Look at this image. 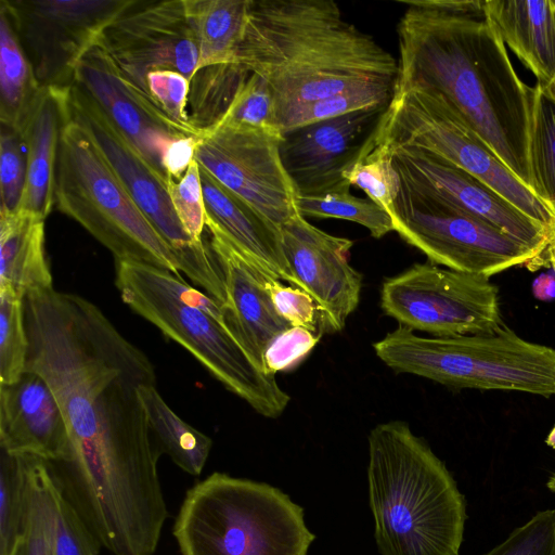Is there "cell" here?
<instances>
[{"label":"cell","mask_w":555,"mask_h":555,"mask_svg":"<svg viewBox=\"0 0 555 555\" xmlns=\"http://www.w3.org/2000/svg\"><path fill=\"white\" fill-rule=\"evenodd\" d=\"M395 89L441 93L530 190L534 88L517 75L506 46L483 16L485 0H400Z\"/></svg>","instance_id":"6da1fadb"},{"label":"cell","mask_w":555,"mask_h":555,"mask_svg":"<svg viewBox=\"0 0 555 555\" xmlns=\"http://www.w3.org/2000/svg\"><path fill=\"white\" fill-rule=\"evenodd\" d=\"M236 63L269 86L278 128L300 106L398 79V61L332 0H249Z\"/></svg>","instance_id":"7a4b0ae2"},{"label":"cell","mask_w":555,"mask_h":555,"mask_svg":"<svg viewBox=\"0 0 555 555\" xmlns=\"http://www.w3.org/2000/svg\"><path fill=\"white\" fill-rule=\"evenodd\" d=\"M369 496L383 555H459L466 503L444 463L409 424L369 434Z\"/></svg>","instance_id":"3957f363"},{"label":"cell","mask_w":555,"mask_h":555,"mask_svg":"<svg viewBox=\"0 0 555 555\" xmlns=\"http://www.w3.org/2000/svg\"><path fill=\"white\" fill-rule=\"evenodd\" d=\"M115 285L122 301L185 348L228 390L264 417L283 414L291 397L247 350L209 295L175 273L115 259Z\"/></svg>","instance_id":"277c9868"},{"label":"cell","mask_w":555,"mask_h":555,"mask_svg":"<svg viewBox=\"0 0 555 555\" xmlns=\"http://www.w3.org/2000/svg\"><path fill=\"white\" fill-rule=\"evenodd\" d=\"M172 534L181 555H307L315 538L287 494L217 472L186 491Z\"/></svg>","instance_id":"5b68a950"},{"label":"cell","mask_w":555,"mask_h":555,"mask_svg":"<svg viewBox=\"0 0 555 555\" xmlns=\"http://www.w3.org/2000/svg\"><path fill=\"white\" fill-rule=\"evenodd\" d=\"M373 348L395 372L447 387L555 396V349L507 326L489 335L426 337L399 325Z\"/></svg>","instance_id":"8992f818"},{"label":"cell","mask_w":555,"mask_h":555,"mask_svg":"<svg viewBox=\"0 0 555 555\" xmlns=\"http://www.w3.org/2000/svg\"><path fill=\"white\" fill-rule=\"evenodd\" d=\"M54 198L57 209L80 223L115 259L180 276L178 254L141 211L88 132L69 117L60 140Z\"/></svg>","instance_id":"52a82bcc"},{"label":"cell","mask_w":555,"mask_h":555,"mask_svg":"<svg viewBox=\"0 0 555 555\" xmlns=\"http://www.w3.org/2000/svg\"><path fill=\"white\" fill-rule=\"evenodd\" d=\"M371 144L389 152L414 147L436 154L475 176L555 234L551 207L525 185L438 91L395 89Z\"/></svg>","instance_id":"ba28073f"},{"label":"cell","mask_w":555,"mask_h":555,"mask_svg":"<svg viewBox=\"0 0 555 555\" xmlns=\"http://www.w3.org/2000/svg\"><path fill=\"white\" fill-rule=\"evenodd\" d=\"M391 218L395 232L429 262L460 272L491 278L543 253L402 180Z\"/></svg>","instance_id":"9c48e42d"},{"label":"cell","mask_w":555,"mask_h":555,"mask_svg":"<svg viewBox=\"0 0 555 555\" xmlns=\"http://www.w3.org/2000/svg\"><path fill=\"white\" fill-rule=\"evenodd\" d=\"M380 307L399 325L433 337L489 335L506 327L499 288L490 278L429 261L387 279Z\"/></svg>","instance_id":"30bf717a"},{"label":"cell","mask_w":555,"mask_h":555,"mask_svg":"<svg viewBox=\"0 0 555 555\" xmlns=\"http://www.w3.org/2000/svg\"><path fill=\"white\" fill-rule=\"evenodd\" d=\"M279 129L219 124L201 132L194 159L279 229L300 215L298 193L281 158Z\"/></svg>","instance_id":"8fae6325"},{"label":"cell","mask_w":555,"mask_h":555,"mask_svg":"<svg viewBox=\"0 0 555 555\" xmlns=\"http://www.w3.org/2000/svg\"><path fill=\"white\" fill-rule=\"evenodd\" d=\"M133 0H1L41 87L69 88L83 55Z\"/></svg>","instance_id":"7c38bea8"},{"label":"cell","mask_w":555,"mask_h":555,"mask_svg":"<svg viewBox=\"0 0 555 555\" xmlns=\"http://www.w3.org/2000/svg\"><path fill=\"white\" fill-rule=\"evenodd\" d=\"M68 117L90 135L107 165L159 235L178 254L182 272L189 274L208 250L194 242L181 225L168 193V181L157 173L134 145L82 89H67Z\"/></svg>","instance_id":"4fadbf2b"},{"label":"cell","mask_w":555,"mask_h":555,"mask_svg":"<svg viewBox=\"0 0 555 555\" xmlns=\"http://www.w3.org/2000/svg\"><path fill=\"white\" fill-rule=\"evenodd\" d=\"M98 42L122 76L147 95L149 73L175 70L190 80L199 62L197 40L183 0H133L104 29Z\"/></svg>","instance_id":"5bb4252c"},{"label":"cell","mask_w":555,"mask_h":555,"mask_svg":"<svg viewBox=\"0 0 555 555\" xmlns=\"http://www.w3.org/2000/svg\"><path fill=\"white\" fill-rule=\"evenodd\" d=\"M387 106L356 111L283 135L281 158L298 196L349 191L345 173L361 156Z\"/></svg>","instance_id":"9a60e30c"},{"label":"cell","mask_w":555,"mask_h":555,"mask_svg":"<svg viewBox=\"0 0 555 555\" xmlns=\"http://www.w3.org/2000/svg\"><path fill=\"white\" fill-rule=\"evenodd\" d=\"M391 153L401 180L411 188L493 224L531 248L544 251L553 240L554 233L447 159L414 147L397 149Z\"/></svg>","instance_id":"2e32d148"},{"label":"cell","mask_w":555,"mask_h":555,"mask_svg":"<svg viewBox=\"0 0 555 555\" xmlns=\"http://www.w3.org/2000/svg\"><path fill=\"white\" fill-rule=\"evenodd\" d=\"M73 83L98 103L154 170L169 182L165 170L167 155L180 139L192 134L130 83L99 42L80 60Z\"/></svg>","instance_id":"e0dca14e"},{"label":"cell","mask_w":555,"mask_h":555,"mask_svg":"<svg viewBox=\"0 0 555 555\" xmlns=\"http://www.w3.org/2000/svg\"><path fill=\"white\" fill-rule=\"evenodd\" d=\"M280 231L297 287L312 297L326 326L343 330L358 307L362 288V274L348 261L353 242L322 231L301 215Z\"/></svg>","instance_id":"ac0fdd59"},{"label":"cell","mask_w":555,"mask_h":555,"mask_svg":"<svg viewBox=\"0 0 555 555\" xmlns=\"http://www.w3.org/2000/svg\"><path fill=\"white\" fill-rule=\"evenodd\" d=\"M0 447L12 455L60 463L69 453V437L60 405L47 382L26 371L0 385Z\"/></svg>","instance_id":"d6986e66"},{"label":"cell","mask_w":555,"mask_h":555,"mask_svg":"<svg viewBox=\"0 0 555 555\" xmlns=\"http://www.w3.org/2000/svg\"><path fill=\"white\" fill-rule=\"evenodd\" d=\"M205 225L224 278L227 299L222 308L227 321L262 367L268 345L292 327L273 307L268 289L271 275L243 256L208 218Z\"/></svg>","instance_id":"ffe728a7"},{"label":"cell","mask_w":555,"mask_h":555,"mask_svg":"<svg viewBox=\"0 0 555 555\" xmlns=\"http://www.w3.org/2000/svg\"><path fill=\"white\" fill-rule=\"evenodd\" d=\"M206 218L249 261L297 287L287 264L280 229L199 167Z\"/></svg>","instance_id":"44dd1931"},{"label":"cell","mask_w":555,"mask_h":555,"mask_svg":"<svg viewBox=\"0 0 555 555\" xmlns=\"http://www.w3.org/2000/svg\"><path fill=\"white\" fill-rule=\"evenodd\" d=\"M67 89L42 87L18 131L27 160L26 184L20 208L43 219L55 205L60 140L68 119Z\"/></svg>","instance_id":"7402d4cb"},{"label":"cell","mask_w":555,"mask_h":555,"mask_svg":"<svg viewBox=\"0 0 555 555\" xmlns=\"http://www.w3.org/2000/svg\"><path fill=\"white\" fill-rule=\"evenodd\" d=\"M485 17L539 85L555 76V1L485 0Z\"/></svg>","instance_id":"603a6c76"},{"label":"cell","mask_w":555,"mask_h":555,"mask_svg":"<svg viewBox=\"0 0 555 555\" xmlns=\"http://www.w3.org/2000/svg\"><path fill=\"white\" fill-rule=\"evenodd\" d=\"M25 298L53 288L44 249V219L25 209L0 212V288Z\"/></svg>","instance_id":"cb8c5ba5"},{"label":"cell","mask_w":555,"mask_h":555,"mask_svg":"<svg viewBox=\"0 0 555 555\" xmlns=\"http://www.w3.org/2000/svg\"><path fill=\"white\" fill-rule=\"evenodd\" d=\"M183 4L198 44L197 69L211 64L236 63L249 0H183Z\"/></svg>","instance_id":"d4e9b609"},{"label":"cell","mask_w":555,"mask_h":555,"mask_svg":"<svg viewBox=\"0 0 555 555\" xmlns=\"http://www.w3.org/2000/svg\"><path fill=\"white\" fill-rule=\"evenodd\" d=\"M138 395L160 453L169 455L189 475H201L212 447L211 439L180 418L155 384L139 386Z\"/></svg>","instance_id":"484cf974"},{"label":"cell","mask_w":555,"mask_h":555,"mask_svg":"<svg viewBox=\"0 0 555 555\" xmlns=\"http://www.w3.org/2000/svg\"><path fill=\"white\" fill-rule=\"evenodd\" d=\"M27 507L24 530L13 555H56L61 489L49 463L24 455Z\"/></svg>","instance_id":"4316f807"},{"label":"cell","mask_w":555,"mask_h":555,"mask_svg":"<svg viewBox=\"0 0 555 555\" xmlns=\"http://www.w3.org/2000/svg\"><path fill=\"white\" fill-rule=\"evenodd\" d=\"M41 89L10 15L0 4V124L20 131Z\"/></svg>","instance_id":"83f0119b"},{"label":"cell","mask_w":555,"mask_h":555,"mask_svg":"<svg viewBox=\"0 0 555 555\" xmlns=\"http://www.w3.org/2000/svg\"><path fill=\"white\" fill-rule=\"evenodd\" d=\"M250 74L238 63L211 64L196 69L190 79V124L199 132L217 126Z\"/></svg>","instance_id":"f1b7e54d"},{"label":"cell","mask_w":555,"mask_h":555,"mask_svg":"<svg viewBox=\"0 0 555 555\" xmlns=\"http://www.w3.org/2000/svg\"><path fill=\"white\" fill-rule=\"evenodd\" d=\"M529 141L533 192L548 206L555 202V102L535 85Z\"/></svg>","instance_id":"f546056e"},{"label":"cell","mask_w":555,"mask_h":555,"mask_svg":"<svg viewBox=\"0 0 555 555\" xmlns=\"http://www.w3.org/2000/svg\"><path fill=\"white\" fill-rule=\"evenodd\" d=\"M297 207L304 218H334L356 222L367 229L374 238L395 231L392 218L385 209L369 197H357L349 191L298 196Z\"/></svg>","instance_id":"4dcf8cb0"},{"label":"cell","mask_w":555,"mask_h":555,"mask_svg":"<svg viewBox=\"0 0 555 555\" xmlns=\"http://www.w3.org/2000/svg\"><path fill=\"white\" fill-rule=\"evenodd\" d=\"M27 507V475L24 455L1 450L0 456V555H13L21 540Z\"/></svg>","instance_id":"1f68e13d"},{"label":"cell","mask_w":555,"mask_h":555,"mask_svg":"<svg viewBox=\"0 0 555 555\" xmlns=\"http://www.w3.org/2000/svg\"><path fill=\"white\" fill-rule=\"evenodd\" d=\"M393 92L395 87L380 85L347 90L294 109L280 121L279 128L284 135L307 125L356 111L387 106Z\"/></svg>","instance_id":"d6a6232c"},{"label":"cell","mask_w":555,"mask_h":555,"mask_svg":"<svg viewBox=\"0 0 555 555\" xmlns=\"http://www.w3.org/2000/svg\"><path fill=\"white\" fill-rule=\"evenodd\" d=\"M28 348L24 298L10 287H1L0 385L14 384L26 372Z\"/></svg>","instance_id":"836d02e7"},{"label":"cell","mask_w":555,"mask_h":555,"mask_svg":"<svg viewBox=\"0 0 555 555\" xmlns=\"http://www.w3.org/2000/svg\"><path fill=\"white\" fill-rule=\"evenodd\" d=\"M370 140L361 156L345 173V179L391 216L400 193L401 177L393 165L392 153L371 145Z\"/></svg>","instance_id":"e575fe53"},{"label":"cell","mask_w":555,"mask_h":555,"mask_svg":"<svg viewBox=\"0 0 555 555\" xmlns=\"http://www.w3.org/2000/svg\"><path fill=\"white\" fill-rule=\"evenodd\" d=\"M27 160L21 133L3 124L0 127V212L20 209L26 184Z\"/></svg>","instance_id":"d590c367"},{"label":"cell","mask_w":555,"mask_h":555,"mask_svg":"<svg viewBox=\"0 0 555 555\" xmlns=\"http://www.w3.org/2000/svg\"><path fill=\"white\" fill-rule=\"evenodd\" d=\"M219 124L279 129L273 95L267 82L251 73L238 89L229 111Z\"/></svg>","instance_id":"8d00e7d4"},{"label":"cell","mask_w":555,"mask_h":555,"mask_svg":"<svg viewBox=\"0 0 555 555\" xmlns=\"http://www.w3.org/2000/svg\"><path fill=\"white\" fill-rule=\"evenodd\" d=\"M168 193L173 210L186 234L202 241L206 222V208L199 166L194 159L179 181L168 182Z\"/></svg>","instance_id":"74e56055"},{"label":"cell","mask_w":555,"mask_h":555,"mask_svg":"<svg viewBox=\"0 0 555 555\" xmlns=\"http://www.w3.org/2000/svg\"><path fill=\"white\" fill-rule=\"evenodd\" d=\"M146 86L152 101L171 121L189 134H201L189 120L188 78L175 70H153L146 76Z\"/></svg>","instance_id":"f35d334b"},{"label":"cell","mask_w":555,"mask_h":555,"mask_svg":"<svg viewBox=\"0 0 555 555\" xmlns=\"http://www.w3.org/2000/svg\"><path fill=\"white\" fill-rule=\"evenodd\" d=\"M483 555H555V509L538 512Z\"/></svg>","instance_id":"ab89813d"},{"label":"cell","mask_w":555,"mask_h":555,"mask_svg":"<svg viewBox=\"0 0 555 555\" xmlns=\"http://www.w3.org/2000/svg\"><path fill=\"white\" fill-rule=\"evenodd\" d=\"M320 335L304 327H289L279 334L262 354V367L275 375L297 366L319 343Z\"/></svg>","instance_id":"60d3db41"},{"label":"cell","mask_w":555,"mask_h":555,"mask_svg":"<svg viewBox=\"0 0 555 555\" xmlns=\"http://www.w3.org/2000/svg\"><path fill=\"white\" fill-rule=\"evenodd\" d=\"M100 547L98 540L61 491L56 555H99Z\"/></svg>","instance_id":"b9f144b4"},{"label":"cell","mask_w":555,"mask_h":555,"mask_svg":"<svg viewBox=\"0 0 555 555\" xmlns=\"http://www.w3.org/2000/svg\"><path fill=\"white\" fill-rule=\"evenodd\" d=\"M268 289L275 311L291 326L315 332L318 307L308 293L286 286L273 276L268 280Z\"/></svg>","instance_id":"7bdbcfd3"},{"label":"cell","mask_w":555,"mask_h":555,"mask_svg":"<svg viewBox=\"0 0 555 555\" xmlns=\"http://www.w3.org/2000/svg\"><path fill=\"white\" fill-rule=\"evenodd\" d=\"M532 292L539 300H553L555 298V274H540L532 284Z\"/></svg>","instance_id":"ee69618b"},{"label":"cell","mask_w":555,"mask_h":555,"mask_svg":"<svg viewBox=\"0 0 555 555\" xmlns=\"http://www.w3.org/2000/svg\"><path fill=\"white\" fill-rule=\"evenodd\" d=\"M546 263L554 270L555 273V235L551 243L547 245L546 249L531 264H535V267L539 268Z\"/></svg>","instance_id":"f6af8a7d"},{"label":"cell","mask_w":555,"mask_h":555,"mask_svg":"<svg viewBox=\"0 0 555 555\" xmlns=\"http://www.w3.org/2000/svg\"><path fill=\"white\" fill-rule=\"evenodd\" d=\"M537 85L540 87V89L545 95H547L553 102H555V76L546 85Z\"/></svg>","instance_id":"bcb514c9"},{"label":"cell","mask_w":555,"mask_h":555,"mask_svg":"<svg viewBox=\"0 0 555 555\" xmlns=\"http://www.w3.org/2000/svg\"><path fill=\"white\" fill-rule=\"evenodd\" d=\"M545 442L548 447L555 450V426L552 428L551 433L546 437Z\"/></svg>","instance_id":"7dc6e473"},{"label":"cell","mask_w":555,"mask_h":555,"mask_svg":"<svg viewBox=\"0 0 555 555\" xmlns=\"http://www.w3.org/2000/svg\"><path fill=\"white\" fill-rule=\"evenodd\" d=\"M546 487L550 491L555 493V474L550 477V479L546 482Z\"/></svg>","instance_id":"c3c4849f"},{"label":"cell","mask_w":555,"mask_h":555,"mask_svg":"<svg viewBox=\"0 0 555 555\" xmlns=\"http://www.w3.org/2000/svg\"><path fill=\"white\" fill-rule=\"evenodd\" d=\"M550 207L555 216V202H553L552 204H550Z\"/></svg>","instance_id":"681fc988"}]
</instances>
